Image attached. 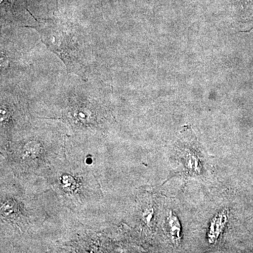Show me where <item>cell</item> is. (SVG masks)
Returning <instances> with one entry per match:
<instances>
[{
	"instance_id": "1",
	"label": "cell",
	"mask_w": 253,
	"mask_h": 253,
	"mask_svg": "<svg viewBox=\"0 0 253 253\" xmlns=\"http://www.w3.org/2000/svg\"><path fill=\"white\" fill-rule=\"evenodd\" d=\"M168 226H169V233L173 243L178 244L181 240V225L179 219H177L175 214L171 212L169 213V217L168 219Z\"/></svg>"
},
{
	"instance_id": "2",
	"label": "cell",
	"mask_w": 253,
	"mask_h": 253,
	"mask_svg": "<svg viewBox=\"0 0 253 253\" xmlns=\"http://www.w3.org/2000/svg\"><path fill=\"white\" fill-rule=\"evenodd\" d=\"M226 217L224 214H220L217 217L214 218L212 222H211V227H210L209 236L211 242H213L214 240L217 239L219 234H221L224 225H225Z\"/></svg>"
},
{
	"instance_id": "3",
	"label": "cell",
	"mask_w": 253,
	"mask_h": 253,
	"mask_svg": "<svg viewBox=\"0 0 253 253\" xmlns=\"http://www.w3.org/2000/svg\"><path fill=\"white\" fill-rule=\"evenodd\" d=\"M246 1H249V0H246Z\"/></svg>"
}]
</instances>
